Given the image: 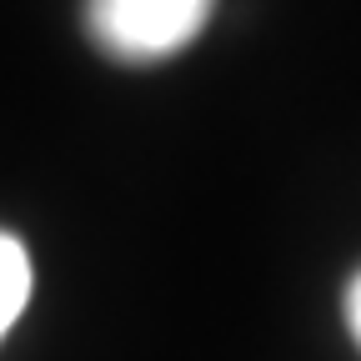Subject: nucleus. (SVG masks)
Returning <instances> with one entry per match:
<instances>
[{
  "label": "nucleus",
  "instance_id": "3",
  "mask_svg": "<svg viewBox=\"0 0 361 361\" xmlns=\"http://www.w3.org/2000/svg\"><path fill=\"white\" fill-rule=\"evenodd\" d=\"M346 322H351V336H356V346H361V271H356L351 286H346Z\"/></svg>",
  "mask_w": 361,
  "mask_h": 361
},
{
  "label": "nucleus",
  "instance_id": "2",
  "mask_svg": "<svg viewBox=\"0 0 361 361\" xmlns=\"http://www.w3.org/2000/svg\"><path fill=\"white\" fill-rule=\"evenodd\" d=\"M30 301V251L0 231V336H6Z\"/></svg>",
  "mask_w": 361,
  "mask_h": 361
},
{
  "label": "nucleus",
  "instance_id": "1",
  "mask_svg": "<svg viewBox=\"0 0 361 361\" xmlns=\"http://www.w3.org/2000/svg\"><path fill=\"white\" fill-rule=\"evenodd\" d=\"M216 0H85V30L116 61H166L201 35Z\"/></svg>",
  "mask_w": 361,
  "mask_h": 361
}]
</instances>
